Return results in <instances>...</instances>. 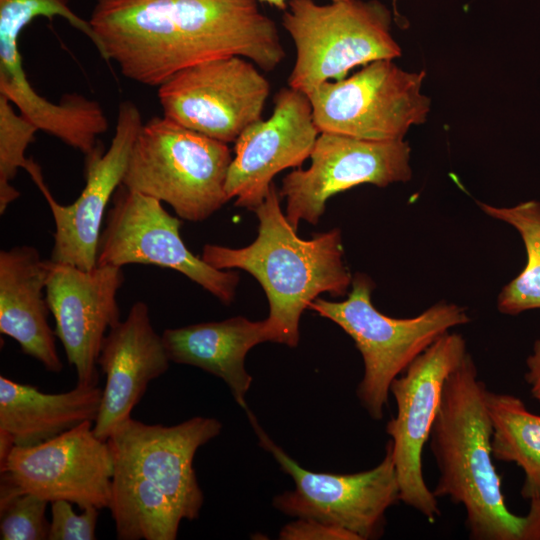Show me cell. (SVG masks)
<instances>
[{
    "label": "cell",
    "mask_w": 540,
    "mask_h": 540,
    "mask_svg": "<svg viewBox=\"0 0 540 540\" xmlns=\"http://www.w3.org/2000/svg\"><path fill=\"white\" fill-rule=\"evenodd\" d=\"M258 0H97L95 47L122 75L160 86L201 62L240 56L264 71L285 58L276 23Z\"/></svg>",
    "instance_id": "obj_1"
},
{
    "label": "cell",
    "mask_w": 540,
    "mask_h": 540,
    "mask_svg": "<svg viewBox=\"0 0 540 540\" xmlns=\"http://www.w3.org/2000/svg\"><path fill=\"white\" fill-rule=\"evenodd\" d=\"M487 387L467 353L447 378L428 443L439 471L432 490L466 512L473 540H540V498L527 515L511 512L491 451Z\"/></svg>",
    "instance_id": "obj_2"
},
{
    "label": "cell",
    "mask_w": 540,
    "mask_h": 540,
    "mask_svg": "<svg viewBox=\"0 0 540 540\" xmlns=\"http://www.w3.org/2000/svg\"><path fill=\"white\" fill-rule=\"evenodd\" d=\"M280 198L272 183L264 201L254 209L259 226L250 245L206 244L200 257L219 270L250 273L268 299L265 320L271 342L295 347L303 312L321 293L345 295L353 277L344 261L341 231L331 229L311 239L300 238L283 214Z\"/></svg>",
    "instance_id": "obj_3"
},
{
    "label": "cell",
    "mask_w": 540,
    "mask_h": 540,
    "mask_svg": "<svg viewBox=\"0 0 540 540\" xmlns=\"http://www.w3.org/2000/svg\"><path fill=\"white\" fill-rule=\"evenodd\" d=\"M373 289L370 277L356 273L345 300L316 298L309 308L336 323L353 339L364 363L356 394L369 416L380 420L393 380L439 337L468 323L470 318L465 308L448 302H437L414 317H390L372 304Z\"/></svg>",
    "instance_id": "obj_4"
},
{
    "label": "cell",
    "mask_w": 540,
    "mask_h": 540,
    "mask_svg": "<svg viewBox=\"0 0 540 540\" xmlns=\"http://www.w3.org/2000/svg\"><path fill=\"white\" fill-rule=\"evenodd\" d=\"M394 20L393 11L379 0H289L281 21L296 49L288 86L308 95L357 66L400 57Z\"/></svg>",
    "instance_id": "obj_5"
},
{
    "label": "cell",
    "mask_w": 540,
    "mask_h": 540,
    "mask_svg": "<svg viewBox=\"0 0 540 540\" xmlns=\"http://www.w3.org/2000/svg\"><path fill=\"white\" fill-rule=\"evenodd\" d=\"M232 158L227 143L157 116L141 127L121 185L167 203L184 220L201 222L229 200Z\"/></svg>",
    "instance_id": "obj_6"
},
{
    "label": "cell",
    "mask_w": 540,
    "mask_h": 540,
    "mask_svg": "<svg viewBox=\"0 0 540 540\" xmlns=\"http://www.w3.org/2000/svg\"><path fill=\"white\" fill-rule=\"evenodd\" d=\"M425 78L424 70H404L392 59L373 61L307 95L315 125L320 133L404 140L413 126L426 122L431 111V99L422 92Z\"/></svg>",
    "instance_id": "obj_7"
},
{
    "label": "cell",
    "mask_w": 540,
    "mask_h": 540,
    "mask_svg": "<svg viewBox=\"0 0 540 540\" xmlns=\"http://www.w3.org/2000/svg\"><path fill=\"white\" fill-rule=\"evenodd\" d=\"M246 413L260 445L295 484L292 491L274 498L275 508L292 517L311 518L347 530L358 540L383 534L386 511L400 501L390 441L384 458L372 469L351 474L313 472L276 445L249 409Z\"/></svg>",
    "instance_id": "obj_8"
},
{
    "label": "cell",
    "mask_w": 540,
    "mask_h": 540,
    "mask_svg": "<svg viewBox=\"0 0 540 540\" xmlns=\"http://www.w3.org/2000/svg\"><path fill=\"white\" fill-rule=\"evenodd\" d=\"M461 334L447 332L420 354L390 386L396 414L386 425L400 501L433 522L441 515L427 486L422 453L440 409L445 382L467 355Z\"/></svg>",
    "instance_id": "obj_9"
},
{
    "label": "cell",
    "mask_w": 540,
    "mask_h": 540,
    "mask_svg": "<svg viewBox=\"0 0 540 540\" xmlns=\"http://www.w3.org/2000/svg\"><path fill=\"white\" fill-rule=\"evenodd\" d=\"M181 224L159 200L120 185L100 235L97 264L169 268L229 305L236 294L239 274L216 269L194 255L181 238Z\"/></svg>",
    "instance_id": "obj_10"
},
{
    "label": "cell",
    "mask_w": 540,
    "mask_h": 540,
    "mask_svg": "<svg viewBox=\"0 0 540 540\" xmlns=\"http://www.w3.org/2000/svg\"><path fill=\"white\" fill-rule=\"evenodd\" d=\"M270 90L253 62L230 56L177 72L158 86L157 96L164 117L228 144L262 119Z\"/></svg>",
    "instance_id": "obj_11"
},
{
    "label": "cell",
    "mask_w": 540,
    "mask_h": 540,
    "mask_svg": "<svg viewBox=\"0 0 540 540\" xmlns=\"http://www.w3.org/2000/svg\"><path fill=\"white\" fill-rule=\"evenodd\" d=\"M309 158V168L287 174L279 190L295 230L301 221L316 225L337 193L361 184L405 183L412 177L411 148L405 140L372 141L323 132Z\"/></svg>",
    "instance_id": "obj_12"
},
{
    "label": "cell",
    "mask_w": 540,
    "mask_h": 540,
    "mask_svg": "<svg viewBox=\"0 0 540 540\" xmlns=\"http://www.w3.org/2000/svg\"><path fill=\"white\" fill-rule=\"evenodd\" d=\"M138 107L131 101L119 105L115 134L107 151L98 147L85 156V186L69 205L56 201L39 166L29 159L25 170L43 194L55 224L50 260L90 270L97 265L101 225L106 208L122 184L134 141L143 126Z\"/></svg>",
    "instance_id": "obj_13"
},
{
    "label": "cell",
    "mask_w": 540,
    "mask_h": 540,
    "mask_svg": "<svg viewBox=\"0 0 540 540\" xmlns=\"http://www.w3.org/2000/svg\"><path fill=\"white\" fill-rule=\"evenodd\" d=\"M87 421L46 442L14 446L0 463L1 480L48 502L67 500L82 510L108 508L114 458Z\"/></svg>",
    "instance_id": "obj_14"
},
{
    "label": "cell",
    "mask_w": 540,
    "mask_h": 540,
    "mask_svg": "<svg viewBox=\"0 0 540 540\" xmlns=\"http://www.w3.org/2000/svg\"><path fill=\"white\" fill-rule=\"evenodd\" d=\"M319 134L307 94L281 88L274 96L272 115L250 125L235 141L225 184L228 199L254 211L278 173L310 157Z\"/></svg>",
    "instance_id": "obj_15"
},
{
    "label": "cell",
    "mask_w": 540,
    "mask_h": 540,
    "mask_svg": "<svg viewBox=\"0 0 540 540\" xmlns=\"http://www.w3.org/2000/svg\"><path fill=\"white\" fill-rule=\"evenodd\" d=\"M47 263L46 299L77 384L97 385V359L108 330L120 321L117 293L122 267L97 264L90 270Z\"/></svg>",
    "instance_id": "obj_16"
},
{
    "label": "cell",
    "mask_w": 540,
    "mask_h": 540,
    "mask_svg": "<svg viewBox=\"0 0 540 540\" xmlns=\"http://www.w3.org/2000/svg\"><path fill=\"white\" fill-rule=\"evenodd\" d=\"M221 430V422L212 417L196 416L172 426L131 417L107 442L114 461L145 477L167 496L182 519L192 521L199 517L204 502L193 459Z\"/></svg>",
    "instance_id": "obj_17"
},
{
    "label": "cell",
    "mask_w": 540,
    "mask_h": 540,
    "mask_svg": "<svg viewBox=\"0 0 540 540\" xmlns=\"http://www.w3.org/2000/svg\"><path fill=\"white\" fill-rule=\"evenodd\" d=\"M170 359L162 336L153 328L148 305L135 302L124 321L105 335L97 365L105 374L95 435L107 441L112 432L131 418L149 383L164 374Z\"/></svg>",
    "instance_id": "obj_18"
},
{
    "label": "cell",
    "mask_w": 540,
    "mask_h": 540,
    "mask_svg": "<svg viewBox=\"0 0 540 540\" xmlns=\"http://www.w3.org/2000/svg\"><path fill=\"white\" fill-rule=\"evenodd\" d=\"M47 263L33 246L0 251V332L53 373L63 369L48 323Z\"/></svg>",
    "instance_id": "obj_19"
},
{
    "label": "cell",
    "mask_w": 540,
    "mask_h": 540,
    "mask_svg": "<svg viewBox=\"0 0 540 540\" xmlns=\"http://www.w3.org/2000/svg\"><path fill=\"white\" fill-rule=\"evenodd\" d=\"M161 336L170 361L198 367L222 379L235 401L248 410L246 394L252 377L245 368V358L254 346L271 342L266 320L236 316L169 328Z\"/></svg>",
    "instance_id": "obj_20"
},
{
    "label": "cell",
    "mask_w": 540,
    "mask_h": 540,
    "mask_svg": "<svg viewBox=\"0 0 540 540\" xmlns=\"http://www.w3.org/2000/svg\"><path fill=\"white\" fill-rule=\"evenodd\" d=\"M101 399L98 385L77 384L66 392L46 393L1 376L0 433L15 446L46 442L84 422L94 423Z\"/></svg>",
    "instance_id": "obj_21"
},
{
    "label": "cell",
    "mask_w": 540,
    "mask_h": 540,
    "mask_svg": "<svg viewBox=\"0 0 540 540\" xmlns=\"http://www.w3.org/2000/svg\"><path fill=\"white\" fill-rule=\"evenodd\" d=\"M108 508L118 540H175L183 520L160 489L116 461Z\"/></svg>",
    "instance_id": "obj_22"
},
{
    "label": "cell",
    "mask_w": 540,
    "mask_h": 540,
    "mask_svg": "<svg viewBox=\"0 0 540 540\" xmlns=\"http://www.w3.org/2000/svg\"><path fill=\"white\" fill-rule=\"evenodd\" d=\"M486 407L493 459L519 466L525 475L521 495L540 498V415L529 411L520 398L489 389Z\"/></svg>",
    "instance_id": "obj_23"
},
{
    "label": "cell",
    "mask_w": 540,
    "mask_h": 540,
    "mask_svg": "<svg viewBox=\"0 0 540 540\" xmlns=\"http://www.w3.org/2000/svg\"><path fill=\"white\" fill-rule=\"evenodd\" d=\"M478 205L486 215L512 226L526 250L525 267L501 290L498 310L506 315H518L540 309V202L530 200L510 207Z\"/></svg>",
    "instance_id": "obj_24"
},
{
    "label": "cell",
    "mask_w": 540,
    "mask_h": 540,
    "mask_svg": "<svg viewBox=\"0 0 540 540\" xmlns=\"http://www.w3.org/2000/svg\"><path fill=\"white\" fill-rule=\"evenodd\" d=\"M13 104L0 95V213L15 201L20 192L12 185L19 168L25 169L28 145L33 141L37 126L22 114H17Z\"/></svg>",
    "instance_id": "obj_25"
},
{
    "label": "cell",
    "mask_w": 540,
    "mask_h": 540,
    "mask_svg": "<svg viewBox=\"0 0 540 540\" xmlns=\"http://www.w3.org/2000/svg\"><path fill=\"white\" fill-rule=\"evenodd\" d=\"M49 502L29 492L0 500L1 540H47L50 522L45 512Z\"/></svg>",
    "instance_id": "obj_26"
},
{
    "label": "cell",
    "mask_w": 540,
    "mask_h": 540,
    "mask_svg": "<svg viewBox=\"0 0 540 540\" xmlns=\"http://www.w3.org/2000/svg\"><path fill=\"white\" fill-rule=\"evenodd\" d=\"M99 508L89 506L76 514L67 500L51 502L48 540H94Z\"/></svg>",
    "instance_id": "obj_27"
},
{
    "label": "cell",
    "mask_w": 540,
    "mask_h": 540,
    "mask_svg": "<svg viewBox=\"0 0 540 540\" xmlns=\"http://www.w3.org/2000/svg\"><path fill=\"white\" fill-rule=\"evenodd\" d=\"M281 540H358L347 530L311 518H297L279 533Z\"/></svg>",
    "instance_id": "obj_28"
},
{
    "label": "cell",
    "mask_w": 540,
    "mask_h": 540,
    "mask_svg": "<svg viewBox=\"0 0 540 540\" xmlns=\"http://www.w3.org/2000/svg\"><path fill=\"white\" fill-rule=\"evenodd\" d=\"M524 379L532 396L540 403V335L526 359Z\"/></svg>",
    "instance_id": "obj_29"
},
{
    "label": "cell",
    "mask_w": 540,
    "mask_h": 540,
    "mask_svg": "<svg viewBox=\"0 0 540 540\" xmlns=\"http://www.w3.org/2000/svg\"><path fill=\"white\" fill-rule=\"evenodd\" d=\"M259 2H265L271 6H274L282 11L287 8L289 0H258ZM331 1H349V0H331Z\"/></svg>",
    "instance_id": "obj_30"
},
{
    "label": "cell",
    "mask_w": 540,
    "mask_h": 540,
    "mask_svg": "<svg viewBox=\"0 0 540 540\" xmlns=\"http://www.w3.org/2000/svg\"><path fill=\"white\" fill-rule=\"evenodd\" d=\"M391 1H392V7H393V14H394L395 20H397L400 17V14L397 9L398 0H391Z\"/></svg>",
    "instance_id": "obj_31"
}]
</instances>
